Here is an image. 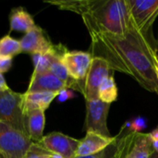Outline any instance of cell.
<instances>
[{
	"label": "cell",
	"mask_w": 158,
	"mask_h": 158,
	"mask_svg": "<svg viewBox=\"0 0 158 158\" xmlns=\"http://www.w3.org/2000/svg\"><path fill=\"white\" fill-rule=\"evenodd\" d=\"M157 66V65H156ZM156 74H157V78H158V66H157V68H156Z\"/></svg>",
	"instance_id": "30"
},
{
	"label": "cell",
	"mask_w": 158,
	"mask_h": 158,
	"mask_svg": "<svg viewBox=\"0 0 158 158\" xmlns=\"http://www.w3.org/2000/svg\"><path fill=\"white\" fill-rule=\"evenodd\" d=\"M32 143L23 132L0 121V154L5 158H23Z\"/></svg>",
	"instance_id": "3"
},
{
	"label": "cell",
	"mask_w": 158,
	"mask_h": 158,
	"mask_svg": "<svg viewBox=\"0 0 158 158\" xmlns=\"http://www.w3.org/2000/svg\"><path fill=\"white\" fill-rule=\"evenodd\" d=\"M73 97H74L73 92L70 89H65V90L61 91L58 94V95H57L56 98L58 99L59 102L63 103V102H66V101H68V100H69V99H71Z\"/></svg>",
	"instance_id": "24"
},
{
	"label": "cell",
	"mask_w": 158,
	"mask_h": 158,
	"mask_svg": "<svg viewBox=\"0 0 158 158\" xmlns=\"http://www.w3.org/2000/svg\"><path fill=\"white\" fill-rule=\"evenodd\" d=\"M131 19L134 27L141 31H153L158 17V0H127Z\"/></svg>",
	"instance_id": "5"
},
{
	"label": "cell",
	"mask_w": 158,
	"mask_h": 158,
	"mask_svg": "<svg viewBox=\"0 0 158 158\" xmlns=\"http://www.w3.org/2000/svg\"><path fill=\"white\" fill-rule=\"evenodd\" d=\"M24 117L22 94L12 90L5 92L0 96V121L26 134Z\"/></svg>",
	"instance_id": "4"
},
{
	"label": "cell",
	"mask_w": 158,
	"mask_h": 158,
	"mask_svg": "<svg viewBox=\"0 0 158 158\" xmlns=\"http://www.w3.org/2000/svg\"><path fill=\"white\" fill-rule=\"evenodd\" d=\"M86 103V118L84 130L86 132H95L106 137H112L107 127V117L110 109L109 104L99 99L88 100Z\"/></svg>",
	"instance_id": "6"
},
{
	"label": "cell",
	"mask_w": 158,
	"mask_h": 158,
	"mask_svg": "<svg viewBox=\"0 0 158 158\" xmlns=\"http://www.w3.org/2000/svg\"><path fill=\"white\" fill-rule=\"evenodd\" d=\"M153 152L147 133L132 132L123 158H150Z\"/></svg>",
	"instance_id": "13"
},
{
	"label": "cell",
	"mask_w": 158,
	"mask_h": 158,
	"mask_svg": "<svg viewBox=\"0 0 158 158\" xmlns=\"http://www.w3.org/2000/svg\"><path fill=\"white\" fill-rule=\"evenodd\" d=\"M150 158H158V153H156V152H153V154L151 155Z\"/></svg>",
	"instance_id": "28"
},
{
	"label": "cell",
	"mask_w": 158,
	"mask_h": 158,
	"mask_svg": "<svg viewBox=\"0 0 158 158\" xmlns=\"http://www.w3.org/2000/svg\"><path fill=\"white\" fill-rule=\"evenodd\" d=\"M38 25L32 16L22 6L15 7L10 11L9 14V27L10 31H16L20 32H28L35 29Z\"/></svg>",
	"instance_id": "17"
},
{
	"label": "cell",
	"mask_w": 158,
	"mask_h": 158,
	"mask_svg": "<svg viewBox=\"0 0 158 158\" xmlns=\"http://www.w3.org/2000/svg\"><path fill=\"white\" fill-rule=\"evenodd\" d=\"M118 95V90L114 79V76L110 74L106 77L101 83L98 89V99L105 103L111 105L112 103L116 102Z\"/></svg>",
	"instance_id": "18"
},
{
	"label": "cell",
	"mask_w": 158,
	"mask_h": 158,
	"mask_svg": "<svg viewBox=\"0 0 158 158\" xmlns=\"http://www.w3.org/2000/svg\"><path fill=\"white\" fill-rule=\"evenodd\" d=\"M156 65L158 66V55H157V56H156Z\"/></svg>",
	"instance_id": "29"
},
{
	"label": "cell",
	"mask_w": 158,
	"mask_h": 158,
	"mask_svg": "<svg viewBox=\"0 0 158 158\" xmlns=\"http://www.w3.org/2000/svg\"><path fill=\"white\" fill-rule=\"evenodd\" d=\"M115 141V137H106L95 132H86L83 139L80 140L75 157H84L96 155Z\"/></svg>",
	"instance_id": "12"
},
{
	"label": "cell",
	"mask_w": 158,
	"mask_h": 158,
	"mask_svg": "<svg viewBox=\"0 0 158 158\" xmlns=\"http://www.w3.org/2000/svg\"><path fill=\"white\" fill-rule=\"evenodd\" d=\"M49 154L38 143H32L23 158H46Z\"/></svg>",
	"instance_id": "21"
},
{
	"label": "cell",
	"mask_w": 158,
	"mask_h": 158,
	"mask_svg": "<svg viewBox=\"0 0 158 158\" xmlns=\"http://www.w3.org/2000/svg\"><path fill=\"white\" fill-rule=\"evenodd\" d=\"M109 64L103 58L93 56L90 69L84 81L82 95L85 101L98 99V89L102 81L111 74Z\"/></svg>",
	"instance_id": "8"
},
{
	"label": "cell",
	"mask_w": 158,
	"mask_h": 158,
	"mask_svg": "<svg viewBox=\"0 0 158 158\" xmlns=\"http://www.w3.org/2000/svg\"><path fill=\"white\" fill-rule=\"evenodd\" d=\"M132 132L124 125L119 133L115 136V141L105 150L94 156L75 158H123Z\"/></svg>",
	"instance_id": "14"
},
{
	"label": "cell",
	"mask_w": 158,
	"mask_h": 158,
	"mask_svg": "<svg viewBox=\"0 0 158 158\" xmlns=\"http://www.w3.org/2000/svg\"><path fill=\"white\" fill-rule=\"evenodd\" d=\"M89 53L105 59L111 69L132 77L143 88L158 95V43L153 31L135 30L123 35L91 34Z\"/></svg>",
	"instance_id": "1"
},
{
	"label": "cell",
	"mask_w": 158,
	"mask_h": 158,
	"mask_svg": "<svg viewBox=\"0 0 158 158\" xmlns=\"http://www.w3.org/2000/svg\"><path fill=\"white\" fill-rule=\"evenodd\" d=\"M93 56L84 51L66 50L61 56V61L67 69L69 76L80 85L81 94L83 92L84 81L92 63Z\"/></svg>",
	"instance_id": "7"
},
{
	"label": "cell",
	"mask_w": 158,
	"mask_h": 158,
	"mask_svg": "<svg viewBox=\"0 0 158 158\" xmlns=\"http://www.w3.org/2000/svg\"><path fill=\"white\" fill-rule=\"evenodd\" d=\"M58 44H55L54 48L46 53V54H35L31 55L32 57V62L34 66V70L33 72H43V71H48L49 67L51 65L52 59L55 56V54L57 51Z\"/></svg>",
	"instance_id": "20"
},
{
	"label": "cell",
	"mask_w": 158,
	"mask_h": 158,
	"mask_svg": "<svg viewBox=\"0 0 158 158\" xmlns=\"http://www.w3.org/2000/svg\"><path fill=\"white\" fill-rule=\"evenodd\" d=\"M21 53L19 41L12 38L9 34L0 39V56L13 57Z\"/></svg>",
	"instance_id": "19"
},
{
	"label": "cell",
	"mask_w": 158,
	"mask_h": 158,
	"mask_svg": "<svg viewBox=\"0 0 158 158\" xmlns=\"http://www.w3.org/2000/svg\"><path fill=\"white\" fill-rule=\"evenodd\" d=\"M79 143L78 139L55 131L44 135L38 143L50 154H56L63 158H75Z\"/></svg>",
	"instance_id": "9"
},
{
	"label": "cell",
	"mask_w": 158,
	"mask_h": 158,
	"mask_svg": "<svg viewBox=\"0 0 158 158\" xmlns=\"http://www.w3.org/2000/svg\"><path fill=\"white\" fill-rule=\"evenodd\" d=\"M11 89L9 88V86L7 85L3 74L0 73V91L1 92H7V91H10Z\"/></svg>",
	"instance_id": "25"
},
{
	"label": "cell",
	"mask_w": 158,
	"mask_h": 158,
	"mask_svg": "<svg viewBox=\"0 0 158 158\" xmlns=\"http://www.w3.org/2000/svg\"><path fill=\"white\" fill-rule=\"evenodd\" d=\"M147 135H148V137H149V139H150L151 142H153V141H158V127L156 128L155 130H153L151 132L147 133Z\"/></svg>",
	"instance_id": "26"
},
{
	"label": "cell",
	"mask_w": 158,
	"mask_h": 158,
	"mask_svg": "<svg viewBox=\"0 0 158 158\" xmlns=\"http://www.w3.org/2000/svg\"><path fill=\"white\" fill-rule=\"evenodd\" d=\"M59 93H27L22 94V109L24 115L33 111H45L52 102L57 97Z\"/></svg>",
	"instance_id": "15"
},
{
	"label": "cell",
	"mask_w": 158,
	"mask_h": 158,
	"mask_svg": "<svg viewBox=\"0 0 158 158\" xmlns=\"http://www.w3.org/2000/svg\"><path fill=\"white\" fill-rule=\"evenodd\" d=\"M13 57L9 56H0V73L7 72L12 67Z\"/></svg>",
	"instance_id": "23"
},
{
	"label": "cell",
	"mask_w": 158,
	"mask_h": 158,
	"mask_svg": "<svg viewBox=\"0 0 158 158\" xmlns=\"http://www.w3.org/2000/svg\"><path fill=\"white\" fill-rule=\"evenodd\" d=\"M61 10L79 14L91 34L123 35L137 30L131 19L127 0L45 1Z\"/></svg>",
	"instance_id": "2"
},
{
	"label": "cell",
	"mask_w": 158,
	"mask_h": 158,
	"mask_svg": "<svg viewBox=\"0 0 158 158\" xmlns=\"http://www.w3.org/2000/svg\"><path fill=\"white\" fill-rule=\"evenodd\" d=\"M46 158H63V157H62L61 156H58V155H56V154H49Z\"/></svg>",
	"instance_id": "27"
},
{
	"label": "cell",
	"mask_w": 158,
	"mask_h": 158,
	"mask_svg": "<svg viewBox=\"0 0 158 158\" xmlns=\"http://www.w3.org/2000/svg\"><path fill=\"white\" fill-rule=\"evenodd\" d=\"M125 126L133 132H141L142 130H143L146 127V121L143 118H136L132 121H129L125 124Z\"/></svg>",
	"instance_id": "22"
},
{
	"label": "cell",
	"mask_w": 158,
	"mask_h": 158,
	"mask_svg": "<svg viewBox=\"0 0 158 158\" xmlns=\"http://www.w3.org/2000/svg\"><path fill=\"white\" fill-rule=\"evenodd\" d=\"M21 53L30 55L46 54L50 52L55 44L51 43L45 31L39 26L35 29L26 32L19 40Z\"/></svg>",
	"instance_id": "10"
},
{
	"label": "cell",
	"mask_w": 158,
	"mask_h": 158,
	"mask_svg": "<svg viewBox=\"0 0 158 158\" xmlns=\"http://www.w3.org/2000/svg\"><path fill=\"white\" fill-rule=\"evenodd\" d=\"M0 158H5V157H4V156H2V155L0 154Z\"/></svg>",
	"instance_id": "32"
},
{
	"label": "cell",
	"mask_w": 158,
	"mask_h": 158,
	"mask_svg": "<svg viewBox=\"0 0 158 158\" xmlns=\"http://www.w3.org/2000/svg\"><path fill=\"white\" fill-rule=\"evenodd\" d=\"M157 43H158V41H157Z\"/></svg>",
	"instance_id": "33"
},
{
	"label": "cell",
	"mask_w": 158,
	"mask_h": 158,
	"mask_svg": "<svg viewBox=\"0 0 158 158\" xmlns=\"http://www.w3.org/2000/svg\"><path fill=\"white\" fill-rule=\"evenodd\" d=\"M4 93H5V92H1V91H0V96H1V95H2V94H4Z\"/></svg>",
	"instance_id": "31"
},
{
	"label": "cell",
	"mask_w": 158,
	"mask_h": 158,
	"mask_svg": "<svg viewBox=\"0 0 158 158\" xmlns=\"http://www.w3.org/2000/svg\"><path fill=\"white\" fill-rule=\"evenodd\" d=\"M26 135L33 142L39 143L44 137V130L45 126V114L42 110H33L24 117Z\"/></svg>",
	"instance_id": "16"
},
{
	"label": "cell",
	"mask_w": 158,
	"mask_h": 158,
	"mask_svg": "<svg viewBox=\"0 0 158 158\" xmlns=\"http://www.w3.org/2000/svg\"><path fill=\"white\" fill-rule=\"evenodd\" d=\"M69 89L65 83L49 71L33 72L28 85L27 93H60Z\"/></svg>",
	"instance_id": "11"
}]
</instances>
